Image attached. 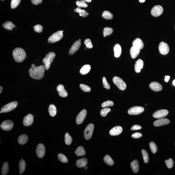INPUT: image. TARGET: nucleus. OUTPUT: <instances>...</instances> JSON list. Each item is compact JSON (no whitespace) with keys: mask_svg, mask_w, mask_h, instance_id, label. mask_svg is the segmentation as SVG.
Returning a JSON list of instances; mask_svg holds the SVG:
<instances>
[{"mask_svg":"<svg viewBox=\"0 0 175 175\" xmlns=\"http://www.w3.org/2000/svg\"><path fill=\"white\" fill-rule=\"evenodd\" d=\"M45 69L44 66H36L35 64H32L29 70L30 76L32 79L40 80L44 76Z\"/></svg>","mask_w":175,"mask_h":175,"instance_id":"obj_1","label":"nucleus"},{"mask_svg":"<svg viewBox=\"0 0 175 175\" xmlns=\"http://www.w3.org/2000/svg\"><path fill=\"white\" fill-rule=\"evenodd\" d=\"M14 59L18 63L23 62L26 57V53L25 51L22 48H18L14 50L12 53Z\"/></svg>","mask_w":175,"mask_h":175,"instance_id":"obj_2","label":"nucleus"},{"mask_svg":"<svg viewBox=\"0 0 175 175\" xmlns=\"http://www.w3.org/2000/svg\"><path fill=\"white\" fill-rule=\"evenodd\" d=\"M56 56L55 53L53 52H50L48 53L45 58L43 59V62L45 67V69L48 70L50 67L51 64L53 61Z\"/></svg>","mask_w":175,"mask_h":175,"instance_id":"obj_3","label":"nucleus"},{"mask_svg":"<svg viewBox=\"0 0 175 175\" xmlns=\"http://www.w3.org/2000/svg\"><path fill=\"white\" fill-rule=\"evenodd\" d=\"M63 36V32L62 31H58L49 37L48 40V43H53L58 42L62 39Z\"/></svg>","mask_w":175,"mask_h":175,"instance_id":"obj_4","label":"nucleus"},{"mask_svg":"<svg viewBox=\"0 0 175 175\" xmlns=\"http://www.w3.org/2000/svg\"><path fill=\"white\" fill-rule=\"evenodd\" d=\"M113 81L120 90H124L126 89V84L121 78L117 76L114 77L113 78Z\"/></svg>","mask_w":175,"mask_h":175,"instance_id":"obj_5","label":"nucleus"},{"mask_svg":"<svg viewBox=\"0 0 175 175\" xmlns=\"http://www.w3.org/2000/svg\"><path fill=\"white\" fill-rule=\"evenodd\" d=\"M18 103L17 101H14L4 105L1 109V111L6 113L12 111L17 107Z\"/></svg>","mask_w":175,"mask_h":175,"instance_id":"obj_6","label":"nucleus"},{"mask_svg":"<svg viewBox=\"0 0 175 175\" xmlns=\"http://www.w3.org/2000/svg\"><path fill=\"white\" fill-rule=\"evenodd\" d=\"M94 125L93 124H90L86 128L84 132V137L87 140H90L92 136Z\"/></svg>","mask_w":175,"mask_h":175,"instance_id":"obj_7","label":"nucleus"},{"mask_svg":"<svg viewBox=\"0 0 175 175\" xmlns=\"http://www.w3.org/2000/svg\"><path fill=\"white\" fill-rule=\"evenodd\" d=\"M158 48L160 53L162 55H166L169 52V46L164 42H161L159 44Z\"/></svg>","mask_w":175,"mask_h":175,"instance_id":"obj_8","label":"nucleus"},{"mask_svg":"<svg viewBox=\"0 0 175 175\" xmlns=\"http://www.w3.org/2000/svg\"><path fill=\"white\" fill-rule=\"evenodd\" d=\"M144 110V108L142 107L135 106L129 109L128 113L131 115H138L143 112Z\"/></svg>","mask_w":175,"mask_h":175,"instance_id":"obj_9","label":"nucleus"},{"mask_svg":"<svg viewBox=\"0 0 175 175\" xmlns=\"http://www.w3.org/2000/svg\"><path fill=\"white\" fill-rule=\"evenodd\" d=\"M163 9L162 6H155L152 8L151 13L154 17H157L161 15L163 13Z\"/></svg>","mask_w":175,"mask_h":175,"instance_id":"obj_10","label":"nucleus"},{"mask_svg":"<svg viewBox=\"0 0 175 175\" xmlns=\"http://www.w3.org/2000/svg\"><path fill=\"white\" fill-rule=\"evenodd\" d=\"M13 126L14 123L13 122L9 120L4 121L1 126L2 130L7 131L12 130Z\"/></svg>","mask_w":175,"mask_h":175,"instance_id":"obj_11","label":"nucleus"},{"mask_svg":"<svg viewBox=\"0 0 175 175\" xmlns=\"http://www.w3.org/2000/svg\"><path fill=\"white\" fill-rule=\"evenodd\" d=\"M36 154L38 157L41 158L45 155V148L42 144H39L37 146L36 150Z\"/></svg>","mask_w":175,"mask_h":175,"instance_id":"obj_12","label":"nucleus"},{"mask_svg":"<svg viewBox=\"0 0 175 175\" xmlns=\"http://www.w3.org/2000/svg\"><path fill=\"white\" fill-rule=\"evenodd\" d=\"M169 112L165 109H161L158 110L153 114V116L155 118H162L167 116Z\"/></svg>","mask_w":175,"mask_h":175,"instance_id":"obj_13","label":"nucleus"},{"mask_svg":"<svg viewBox=\"0 0 175 175\" xmlns=\"http://www.w3.org/2000/svg\"><path fill=\"white\" fill-rule=\"evenodd\" d=\"M87 111L85 109L82 110L77 116L76 122L77 124L80 125L82 123L86 116Z\"/></svg>","mask_w":175,"mask_h":175,"instance_id":"obj_14","label":"nucleus"},{"mask_svg":"<svg viewBox=\"0 0 175 175\" xmlns=\"http://www.w3.org/2000/svg\"><path fill=\"white\" fill-rule=\"evenodd\" d=\"M33 116L31 114H29L24 118L23 124L25 126H29L33 124Z\"/></svg>","mask_w":175,"mask_h":175,"instance_id":"obj_15","label":"nucleus"},{"mask_svg":"<svg viewBox=\"0 0 175 175\" xmlns=\"http://www.w3.org/2000/svg\"><path fill=\"white\" fill-rule=\"evenodd\" d=\"M170 122L168 119L165 118H161L156 120L153 123V125L156 127L168 124Z\"/></svg>","mask_w":175,"mask_h":175,"instance_id":"obj_16","label":"nucleus"},{"mask_svg":"<svg viewBox=\"0 0 175 175\" xmlns=\"http://www.w3.org/2000/svg\"><path fill=\"white\" fill-rule=\"evenodd\" d=\"M81 42L77 41L73 43L69 51V55H71L75 53L80 48L81 45Z\"/></svg>","mask_w":175,"mask_h":175,"instance_id":"obj_17","label":"nucleus"},{"mask_svg":"<svg viewBox=\"0 0 175 175\" xmlns=\"http://www.w3.org/2000/svg\"><path fill=\"white\" fill-rule=\"evenodd\" d=\"M57 89L60 96L62 97L65 98L68 96V93L65 89L64 86L62 84H59L57 86Z\"/></svg>","mask_w":175,"mask_h":175,"instance_id":"obj_18","label":"nucleus"},{"mask_svg":"<svg viewBox=\"0 0 175 175\" xmlns=\"http://www.w3.org/2000/svg\"><path fill=\"white\" fill-rule=\"evenodd\" d=\"M123 128L121 126H116L110 130L109 133L111 136H117L121 134Z\"/></svg>","mask_w":175,"mask_h":175,"instance_id":"obj_19","label":"nucleus"},{"mask_svg":"<svg viewBox=\"0 0 175 175\" xmlns=\"http://www.w3.org/2000/svg\"><path fill=\"white\" fill-rule=\"evenodd\" d=\"M149 86L151 90L155 91H161L162 89V85L159 83L156 82H153L151 83L150 84Z\"/></svg>","mask_w":175,"mask_h":175,"instance_id":"obj_20","label":"nucleus"},{"mask_svg":"<svg viewBox=\"0 0 175 175\" xmlns=\"http://www.w3.org/2000/svg\"><path fill=\"white\" fill-rule=\"evenodd\" d=\"M132 45L133 46L140 50L142 49L144 47L143 42L139 38L135 39L133 42Z\"/></svg>","mask_w":175,"mask_h":175,"instance_id":"obj_21","label":"nucleus"},{"mask_svg":"<svg viewBox=\"0 0 175 175\" xmlns=\"http://www.w3.org/2000/svg\"><path fill=\"white\" fill-rule=\"evenodd\" d=\"M144 62L141 59H139L136 62L135 64V69L136 73H140L141 71V69L143 67Z\"/></svg>","mask_w":175,"mask_h":175,"instance_id":"obj_22","label":"nucleus"},{"mask_svg":"<svg viewBox=\"0 0 175 175\" xmlns=\"http://www.w3.org/2000/svg\"><path fill=\"white\" fill-rule=\"evenodd\" d=\"M141 50L132 46L130 49V54L133 59L136 58L139 54Z\"/></svg>","mask_w":175,"mask_h":175,"instance_id":"obj_23","label":"nucleus"},{"mask_svg":"<svg viewBox=\"0 0 175 175\" xmlns=\"http://www.w3.org/2000/svg\"><path fill=\"white\" fill-rule=\"evenodd\" d=\"M114 56L115 58H119L121 55L122 49L121 46L119 44H115L114 47Z\"/></svg>","mask_w":175,"mask_h":175,"instance_id":"obj_24","label":"nucleus"},{"mask_svg":"<svg viewBox=\"0 0 175 175\" xmlns=\"http://www.w3.org/2000/svg\"><path fill=\"white\" fill-rule=\"evenodd\" d=\"M130 165L132 171L135 173H137L139 169V165L138 161L137 160H135L132 161L130 163Z\"/></svg>","mask_w":175,"mask_h":175,"instance_id":"obj_25","label":"nucleus"},{"mask_svg":"<svg viewBox=\"0 0 175 175\" xmlns=\"http://www.w3.org/2000/svg\"><path fill=\"white\" fill-rule=\"evenodd\" d=\"M28 140V136L25 134L21 135L18 137V139L19 143L21 145H24L26 143Z\"/></svg>","mask_w":175,"mask_h":175,"instance_id":"obj_26","label":"nucleus"},{"mask_svg":"<svg viewBox=\"0 0 175 175\" xmlns=\"http://www.w3.org/2000/svg\"><path fill=\"white\" fill-rule=\"evenodd\" d=\"M87 163V160L86 158H83L77 160L76 165L78 167L82 168L86 165Z\"/></svg>","mask_w":175,"mask_h":175,"instance_id":"obj_27","label":"nucleus"},{"mask_svg":"<svg viewBox=\"0 0 175 175\" xmlns=\"http://www.w3.org/2000/svg\"><path fill=\"white\" fill-rule=\"evenodd\" d=\"M74 11L75 12L79 13V16L83 17L87 16L89 15V13L87 12L85 10H82L79 7H77L74 10Z\"/></svg>","mask_w":175,"mask_h":175,"instance_id":"obj_28","label":"nucleus"},{"mask_svg":"<svg viewBox=\"0 0 175 175\" xmlns=\"http://www.w3.org/2000/svg\"><path fill=\"white\" fill-rule=\"evenodd\" d=\"M91 67L89 65H85L82 67V68L80 69V74L82 75H85L87 74L90 72Z\"/></svg>","mask_w":175,"mask_h":175,"instance_id":"obj_29","label":"nucleus"},{"mask_svg":"<svg viewBox=\"0 0 175 175\" xmlns=\"http://www.w3.org/2000/svg\"><path fill=\"white\" fill-rule=\"evenodd\" d=\"M3 26L4 28L8 30H12L13 28L16 27V26L12 22L8 21L3 23Z\"/></svg>","mask_w":175,"mask_h":175,"instance_id":"obj_30","label":"nucleus"},{"mask_svg":"<svg viewBox=\"0 0 175 175\" xmlns=\"http://www.w3.org/2000/svg\"><path fill=\"white\" fill-rule=\"evenodd\" d=\"M76 154L78 156H84L85 155L86 152L84 147L80 146L78 147L75 151Z\"/></svg>","mask_w":175,"mask_h":175,"instance_id":"obj_31","label":"nucleus"},{"mask_svg":"<svg viewBox=\"0 0 175 175\" xmlns=\"http://www.w3.org/2000/svg\"><path fill=\"white\" fill-rule=\"evenodd\" d=\"M48 111L50 116L52 117L55 116L57 114V109L56 106L52 104L49 105Z\"/></svg>","mask_w":175,"mask_h":175,"instance_id":"obj_32","label":"nucleus"},{"mask_svg":"<svg viewBox=\"0 0 175 175\" xmlns=\"http://www.w3.org/2000/svg\"><path fill=\"white\" fill-rule=\"evenodd\" d=\"M9 171V165L8 162H5L3 163L2 170V175L8 174Z\"/></svg>","mask_w":175,"mask_h":175,"instance_id":"obj_33","label":"nucleus"},{"mask_svg":"<svg viewBox=\"0 0 175 175\" xmlns=\"http://www.w3.org/2000/svg\"><path fill=\"white\" fill-rule=\"evenodd\" d=\"M26 166L25 161L23 159H22L21 161L20 162L19 164V173L20 174H22L24 172Z\"/></svg>","mask_w":175,"mask_h":175,"instance_id":"obj_34","label":"nucleus"},{"mask_svg":"<svg viewBox=\"0 0 175 175\" xmlns=\"http://www.w3.org/2000/svg\"><path fill=\"white\" fill-rule=\"evenodd\" d=\"M103 18L106 20H111L112 19L113 15L112 13L109 11H104L102 14Z\"/></svg>","mask_w":175,"mask_h":175,"instance_id":"obj_35","label":"nucleus"},{"mask_svg":"<svg viewBox=\"0 0 175 175\" xmlns=\"http://www.w3.org/2000/svg\"><path fill=\"white\" fill-rule=\"evenodd\" d=\"M104 162L110 166H112L114 164V161L109 155H107L104 158Z\"/></svg>","mask_w":175,"mask_h":175,"instance_id":"obj_36","label":"nucleus"},{"mask_svg":"<svg viewBox=\"0 0 175 175\" xmlns=\"http://www.w3.org/2000/svg\"><path fill=\"white\" fill-rule=\"evenodd\" d=\"M113 32V30L110 27H106L104 28L103 31V35L104 37H105L107 36H109L112 34Z\"/></svg>","mask_w":175,"mask_h":175,"instance_id":"obj_37","label":"nucleus"},{"mask_svg":"<svg viewBox=\"0 0 175 175\" xmlns=\"http://www.w3.org/2000/svg\"><path fill=\"white\" fill-rule=\"evenodd\" d=\"M142 153L144 162L145 163H148L149 161V157L148 153L147 151L144 150H142Z\"/></svg>","mask_w":175,"mask_h":175,"instance_id":"obj_38","label":"nucleus"},{"mask_svg":"<svg viewBox=\"0 0 175 175\" xmlns=\"http://www.w3.org/2000/svg\"><path fill=\"white\" fill-rule=\"evenodd\" d=\"M58 159L61 162L63 163H67L68 162V159L67 157L64 154L61 153L58 154Z\"/></svg>","mask_w":175,"mask_h":175,"instance_id":"obj_39","label":"nucleus"},{"mask_svg":"<svg viewBox=\"0 0 175 175\" xmlns=\"http://www.w3.org/2000/svg\"><path fill=\"white\" fill-rule=\"evenodd\" d=\"M65 143L67 145H70L72 141V139L68 133H66L65 137Z\"/></svg>","mask_w":175,"mask_h":175,"instance_id":"obj_40","label":"nucleus"},{"mask_svg":"<svg viewBox=\"0 0 175 175\" xmlns=\"http://www.w3.org/2000/svg\"><path fill=\"white\" fill-rule=\"evenodd\" d=\"M150 148L153 153H155L158 151L157 146L154 142H151L150 143Z\"/></svg>","mask_w":175,"mask_h":175,"instance_id":"obj_41","label":"nucleus"},{"mask_svg":"<svg viewBox=\"0 0 175 175\" xmlns=\"http://www.w3.org/2000/svg\"><path fill=\"white\" fill-rule=\"evenodd\" d=\"M111 110L110 108H105L102 109L100 112V114L101 116L103 117H105L106 116L108 113L111 111Z\"/></svg>","mask_w":175,"mask_h":175,"instance_id":"obj_42","label":"nucleus"},{"mask_svg":"<svg viewBox=\"0 0 175 175\" xmlns=\"http://www.w3.org/2000/svg\"><path fill=\"white\" fill-rule=\"evenodd\" d=\"M21 0H12L11 2V8L14 9L17 7L21 2Z\"/></svg>","mask_w":175,"mask_h":175,"instance_id":"obj_43","label":"nucleus"},{"mask_svg":"<svg viewBox=\"0 0 175 175\" xmlns=\"http://www.w3.org/2000/svg\"><path fill=\"white\" fill-rule=\"evenodd\" d=\"M79 87L80 89L83 90V91L85 92H89L90 91L91 89L90 87L86 85L85 84H81L79 85Z\"/></svg>","mask_w":175,"mask_h":175,"instance_id":"obj_44","label":"nucleus"},{"mask_svg":"<svg viewBox=\"0 0 175 175\" xmlns=\"http://www.w3.org/2000/svg\"><path fill=\"white\" fill-rule=\"evenodd\" d=\"M76 4L79 7H83V8H87L88 7V5L85 2L84 0H81V1H77L76 2Z\"/></svg>","mask_w":175,"mask_h":175,"instance_id":"obj_45","label":"nucleus"},{"mask_svg":"<svg viewBox=\"0 0 175 175\" xmlns=\"http://www.w3.org/2000/svg\"><path fill=\"white\" fill-rule=\"evenodd\" d=\"M165 162L168 168L171 169L173 167L174 162L172 158H170L168 160H165Z\"/></svg>","mask_w":175,"mask_h":175,"instance_id":"obj_46","label":"nucleus"},{"mask_svg":"<svg viewBox=\"0 0 175 175\" xmlns=\"http://www.w3.org/2000/svg\"><path fill=\"white\" fill-rule=\"evenodd\" d=\"M114 103L111 100H107L105 102H104L102 104V107L105 108L108 106H113Z\"/></svg>","mask_w":175,"mask_h":175,"instance_id":"obj_47","label":"nucleus"},{"mask_svg":"<svg viewBox=\"0 0 175 175\" xmlns=\"http://www.w3.org/2000/svg\"><path fill=\"white\" fill-rule=\"evenodd\" d=\"M84 43L87 48L89 49H90L93 48V45L90 39H86L84 41Z\"/></svg>","mask_w":175,"mask_h":175,"instance_id":"obj_48","label":"nucleus"},{"mask_svg":"<svg viewBox=\"0 0 175 175\" xmlns=\"http://www.w3.org/2000/svg\"><path fill=\"white\" fill-rule=\"evenodd\" d=\"M33 28H34L35 31L38 33H40L42 32L43 29V26L39 24L36 25L33 27Z\"/></svg>","mask_w":175,"mask_h":175,"instance_id":"obj_49","label":"nucleus"},{"mask_svg":"<svg viewBox=\"0 0 175 175\" xmlns=\"http://www.w3.org/2000/svg\"><path fill=\"white\" fill-rule=\"evenodd\" d=\"M103 82L104 87L105 89L109 90L110 88V86L107 81L106 78L105 77L103 78Z\"/></svg>","mask_w":175,"mask_h":175,"instance_id":"obj_50","label":"nucleus"},{"mask_svg":"<svg viewBox=\"0 0 175 175\" xmlns=\"http://www.w3.org/2000/svg\"><path fill=\"white\" fill-rule=\"evenodd\" d=\"M142 134L139 132H136L133 134L132 135V137L134 139H138L142 136Z\"/></svg>","mask_w":175,"mask_h":175,"instance_id":"obj_51","label":"nucleus"},{"mask_svg":"<svg viewBox=\"0 0 175 175\" xmlns=\"http://www.w3.org/2000/svg\"><path fill=\"white\" fill-rule=\"evenodd\" d=\"M141 126L139 125H134L131 128L132 130H140L141 129Z\"/></svg>","mask_w":175,"mask_h":175,"instance_id":"obj_52","label":"nucleus"},{"mask_svg":"<svg viewBox=\"0 0 175 175\" xmlns=\"http://www.w3.org/2000/svg\"><path fill=\"white\" fill-rule=\"evenodd\" d=\"M31 2L33 4L38 5L42 3V0H31Z\"/></svg>","mask_w":175,"mask_h":175,"instance_id":"obj_53","label":"nucleus"},{"mask_svg":"<svg viewBox=\"0 0 175 175\" xmlns=\"http://www.w3.org/2000/svg\"><path fill=\"white\" fill-rule=\"evenodd\" d=\"M170 77V76H167L165 77V79H164L165 81L167 82L169 80Z\"/></svg>","mask_w":175,"mask_h":175,"instance_id":"obj_54","label":"nucleus"},{"mask_svg":"<svg viewBox=\"0 0 175 175\" xmlns=\"http://www.w3.org/2000/svg\"><path fill=\"white\" fill-rule=\"evenodd\" d=\"M3 90V87L2 86H0V94L2 93V92Z\"/></svg>","mask_w":175,"mask_h":175,"instance_id":"obj_55","label":"nucleus"},{"mask_svg":"<svg viewBox=\"0 0 175 175\" xmlns=\"http://www.w3.org/2000/svg\"><path fill=\"white\" fill-rule=\"evenodd\" d=\"M84 1L88 3H90L91 2L92 0H84Z\"/></svg>","mask_w":175,"mask_h":175,"instance_id":"obj_56","label":"nucleus"},{"mask_svg":"<svg viewBox=\"0 0 175 175\" xmlns=\"http://www.w3.org/2000/svg\"><path fill=\"white\" fill-rule=\"evenodd\" d=\"M140 3H144L145 2L146 0H139Z\"/></svg>","mask_w":175,"mask_h":175,"instance_id":"obj_57","label":"nucleus"},{"mask_svg":"<svg viewBox=\"0 0 175 175\" xmlns=\"http://www.w3.org/2000/svg\"><path fill=\"white\" fill-rule=\"evenodd\" d=\"M173 84L175 86V79L173 81Z\"/></svg>","mask_w":175,"mask_h":175,"instance_id":"obj_58","label":"nucleus"},{"mask_svg":"<svg viewBox=\"0 0 175 175\" xmlns=\"http://www.w3.org/2000/svg\"><path fill=\"white\" fill-rule=\"evenodd\" d=\"M79 42H81V40L79 39Z\"/></svg>","mask_w":175,"mask_h":175,"instance_id":"obj_59","label":"nucleus"},{"mask_svg":"<svg viewBox=\"0 0 175 175\" xmlns=\"http://www.w3.org/2000/svg\"><path fill=\"white\" fill-rule=\"evenodd\" d=\"M87 167H86L85 168V169H87Z\"/></svg>","mask_w":175,"mask_h":175,"instance_id":"obj_60","label":"nucleus"},{"mask_svg":"<svg viewBox=\"0 0 175 175\" xmlns=\"http://www.w3.org/2000/svg\"><path fill=\"white\" fill-rule=\"evenodd\" d=\"M0 113H3V112H2V111H1V112H0Z\"/></svg>","mask_w":175,"mask_h":175,"instance_id":"obj_61","label":"nucleus"},{"mask_svg":"<svg viewBox=\"0 0 175 175\" xmlns=\"http://www.w3.org/2000/svg\"><path fill=\"white\" fill-rule=\"evenodd\" d=\"M2 1H4V0H2Z\"/></svg>","mask_w":175,"mask_h":175,"instance_id":"obj_62","label":"nucleus"},{"mask_svg":"<svg viewBox=\"0 0 175 175\" xmlns=\"http://www.w3.org/2000/svg\"></svg>","mask_w":175,"mask_h":175,"instance_id":"obj_63","label":"nucleus"},{"mask_svg":"<svg viewBox=\"0 0 175 175\" xmlns=\"http://www.w3.org/2000/svg\"></svg>","mask_w":175,"mask_h":175,"instance_id":"obj_64","label":"nucleus"}]
</instances>
